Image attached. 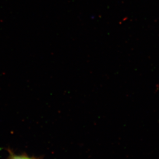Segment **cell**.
<instances>
[{
	"instance_id": "1",
	"label": "cell",
	"mask_w": 159,
	"mask_h": 159,
	"mask_svg": "<svg viewBox=\"0 0 159 159\" xmlns=\"http://www.w3.org/2000/svg\"><path fill=\"white\" fill-rule=\"evenodd\" d=\"M8 159H35L34 158H30L29 157L25 156H16V155H12L9 157Z\"/></svg>"
}]
</instances>
